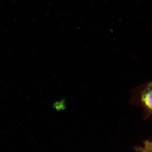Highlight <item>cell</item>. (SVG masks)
Instances as JSON below:
<instances>
[{
  "label": "cell",
  "mask_w": 152,
  "mask_h": 152,
  "mask_svg": "<svg viewBox=\"0 0 152 152\" xmlns=\"http://www.w3.org/2000/svg\"><path fill=\"white\" fill-rule=\"evenodd\" d=\"M151 83V85L152 86V82H151V83Z\"/></svg>",
  "instance_id": "3"
},
{
  "label": "cell",
  "mask_w": 152,
  "mask_h": 152,
  "mask_svg": "<svg viewBox=\"0 0 152 152\" xmlns=\"http://www.w3.org/2000/svg\"><path fill=\"white\" fill-rule=\"evenodd\" d=\"M140 152H152V141H146L143 143V145L137 149Z\"/></svg>",
  "instance_id": "2"
},
{
  "label": "cell",
  "mask_w": 152,
  "mask_h": 152,
  "mask_svg": "<svg viewBox=\"0 0 152 152\" xmlns=\"http://www.w3.org/2000/svg\"><path fill=\"white\" fill-rule=\"evenodd\" d=\"M139 99L145 108L152 113V86L151 83L140 92Z\"/></svg>",
  "instance_id": "1"
}]
</instances>
